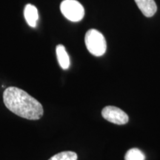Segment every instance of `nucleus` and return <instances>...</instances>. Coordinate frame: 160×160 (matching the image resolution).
Masks as SVG:
<instances>
[{
	"label": "nucleus",
	"mask_w": 160,
	"mask_h": 160,
	"mask_svg": "<svg viewBox=\"0 0 160 160\" xmlns=\"http://www.w3.org/2000/svg\"><path fill=\"white\" fill-rule=\"evenodd\" d=\"M86 48L91 54L95 57H101L105 54L107 50V43L101 32L96 29L87 31L85 37Z\"/></svg>",
	"instance_id": "2"
},
{
	"label": "nucleus",
	"mask_w": 160,
	"mask_h": 160,
	"mask_svg": "<svg viewBox=\"0 0 160 160\" xmlns=\"http://www.w3.org/2000/svg\"><path fill=\"white\" fill-rule=\"evenodd\" d=\"M138 8L146 17H151L157 11L154 0H134Z\"/></svg>",
	"instance_id": "5"
},
{
	"label": "nucleus",
	"mask_w": 160,
	"mask_h": 160,
	"mask_svg": "<svg viewBox=\"0 0 160 160\" xmlns=\"http://www.w3.org/2000/svg\"><path fill=\"white\" fill-rule=\"evenodd\" d=\"M3 101L9 111L20 117L38 120L43 116L44 110L42 104L19 88H7L3 93Z\"/></svg>",
	"instance_id": "1"
},
{
	"label": "nucleus",
	"mask_w": 160,
	"mask_h": 160,
	"mask_svg": "<svg viewBox=\"0 0 160 160\" xmlns=\"http://www.w3.org/2000/svg\"><path fill=\"white\" fill-rule=\"evenodd\" d=\"M102 116L107 121L116 125H125L128 122V116L125 112L114 106H107L102 111Z\"/></svg>",
	"instance_id": "4"
},
{
	"label": "nucleus",
	"mask_w": 160,
	"mask_h": 160,
	"mask_svg": "<svg viewBox=\"0 0 160 160\" xmlns=\"http://www.w3.org/2000/svg\"><path fill=\"white\" fill-rule=\"evenodd\" d=\"M56 53L60 67L63 70H67L69 68L71 62H70V57L66 51L65 46L62 45H58L56 48Z\"/></svg>",
	"instance_id": "7"
},
{
	"label": "nucleus",
	"mask_w": 160,
	"mask_h": 160,
	"mask_svg": "<svg viewBox=\"0 0 160 160\" xmlns=\"http://www.w3.org/2000/svg\"><path fill=\"white\" fill-rule=\"evenodd\" d=\"M78 156L73 151H62L50 158L48 160H77Z\"/></svg>",
	"instance_id": "9"
},
{
	"label": "nucleus",
	"mask_w": 160,
	"mask_h": 160,
	"mask_svg": "<svg viewBox=\"0 0 160 160\" xmlns=\"http://www.w3.org/2000/svg\"><path fill=\"white\" fill-rule=\"evenodd\" d=\"M60 11L66 19L73 22L81 21L85 16V9L77 0H64L60 5Z\"/></svg>",
	"instance_id": "3"
},
{
	"label": "nucleus",
	"mask_w": 160,
	"mask_h": 160,
	"mask_svg": "<svg viewBox=\"0 0 160 160\" xmlns=\"http://www.w3.org/2000/svg\"><path fill=\"white\" fill-rule=\"evenodd\" d=\"M145 156L142 151L138 148L128 150L125 156V160H145Z\"/></svg>",
	"instance_id": "8"
},
{
	"label": "nucleus",
	"mask_w": 160,
	"mask_h": 160,
	"mask_svg": "<svg viewBox=\"0 0 160 160\" xmlns=\"http://www.w3.org/2000/svg\"><path fill=\"white\" fill-rule=\"evenodd\" d=\"M24 17L26 22L31 28H36L39 19V13L37 7L31 4H28L24 9Z\"/></svg>",
	"instance_id": "6"
}]
</instances>
